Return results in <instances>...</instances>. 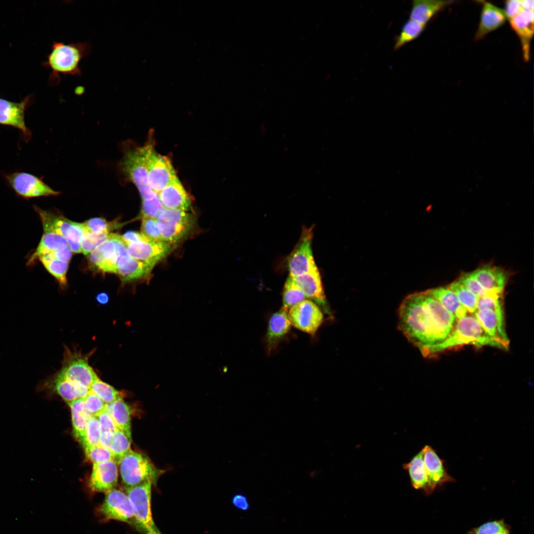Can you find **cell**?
Masks as SVG:
<instances>
[{"instance_id":"13","label":"cell","mask_w":534,"mask_h":534,"mask_svg":"<svg viewBox=\"0 0 534 534\" xmlns=\"http://www.w3.org/2000/svg\"><path fill=\"white\" fill-rule=\"evenodd\" d=\"M312 228L305 227L301 237L288 257L290 275L295 277L305 273L317 267L312 249Z\"/></svg>"},{"instance_id":"25","label":"cell","mask_w":534,"mask_h":534,"mask_svg":"<svg viewBox=\"0 0 534 534\" xmlns=\"http://www.w3.org/2000/svg\"><path fill=\"white\" fill-rule=\"evenodd\" d=\"M472 273L489 293L501 294L507 282L506 273L502 269L490 265L482 267Z\"/></svg>"},{"instance_id":"24","label":"cell","mask_w":534,"mask_h":534,"mask_svg":"<svg viewBox=\"0 0 534 534\" xmlns=\"http://www.w3.org/2000/svg\"><path fill=\"white\" fill-rule=\"evenodd\" d=\"M27 103V99L17 103L0 99V124L20 130L26 137L30 135L24 120Z\"/></svg>"},{"instance_id":"2","label":"cell","mask_w":534,"mask_h":534,"mask_svg":"<svg viewBox=\"0 0 534 534\" xmlns=\"http://www.w3.org/2000/svg\"><path fill=\"white\" fill-rule=\"evenodd\" d=\"M467 345L481 347L490 346L504 349L484 330L473 314L468 313L456 319L452 330L441 343L433 347L427 357H431L444 351Z\"/></svg>"},{"instance_id":"27","label":"cell","mask_w":534,"mask_h":534,"mask_svg":"<svg viewBox=\"0 0 534 534\" xmlns=\"http://www.w3.org/2000/svg\"><path fill=\"white\" fill-rule=\"evenodd\" d=\"M288 312V311L282 307L271 316L269 320L266 336L268 353L276 348L281 339L290 329L291 325Z\"/></svg>"},{"instance_id":"38","label":"cell","mask_w":534,"mask_h":534,"mask_svg":"<svg viewBox=\"0 0 534 534\" xmlns=\"http://www.w3.org/2000/svg\"><path fill=\"white\" fill-rule=\"evenodd\" d=\"M90 390L97 395L105 403L123 400L124 394L108 384L97 379L91 385Z\"/></svg>"},{"instance_id":"8","label":"cell","mask_w":534,"mask_h":534,"mask_svg":"<svg viewBox=\"0 0 534 534\" xmlns=\"http://www.w3.org/2000/svg\"><path fill=\"white\" fill-rule=\"evenodd\" d=\"M35 209L41 218L44 232H54L61 235L67 241L72 252H82L81 238L83 229L81 223L72 222L37 206H35Z\"/></svg>"},{"instance_id":"21","label":"cell","mask_w":534,"mask_h":534,"mask_svg":"<svg viewBox=\"0 0 534 534\" xmlns=\"http://www.w3.org/2000/svg\"><path fill=\"white\" fill-rule=\"evenodd\" d=\"M154 267L132 258L127 252L119 257L116 274L125 283L147 277Z\"/></svg>"},{"instance_id":"22","label":"cell","mask_w":534,"mask_h":534,"mask_svg":"<svg viewBox=\"0 0 534 534\" xmlns=\"http://www.w3.org/2000/svg\"><path fill=\"white\" fill-rule=\"evenodd\" d=\"M480 2L482 7L479 26L475 35L476 41L500 28L507 20L503 9L485 1Z\"/></svg>"},{"instance_id":"53","label":"cell","mask_w":534,"mask_h":534,"mask_svg":"<svg viewBox=\"0 0 534 534\" xmlns=\"http://www.w3.org/2000/svg\"><path fill=\"white\" fill-rule=\"evenodd\" d=\"M113 436L111 432H102L100 438L99 445L110 450Z\"/></svg>"},{"instance_id":"19","label":"cell","mask_w":534,"mask_h":534,"mask_svg":"<svg viewBox=\"0 0 534 534\" xmlns=\"http://www.w3.org/2000/svg\"><path fill=\"white\" fill-rule=\"evenodd\" d=\"M534 10H522L510 21L511 27L520 39L524 60L530 58L531 42L534 35Z\"/></svg>"},{"instance_id":"45","label":"cell","mask_w":534,"mask_h":534,"mask_svg":"<svg viewBox=\"0 0 534 534\" xmlns=\"http://www.w3.org/2000/svg\"><path fill=\"white\" fill-rule=\"evenodd\" d=\"M140 233L149 241H163L156 219L142 218Z\"/></svg>"},{"instance_id":"40","label":"cell","mask_w":534,"mask_h":534,"mask_svg":"<svg viewBox=\"0 0 534 534\" xmlns=\"http://www.w3.org/2000/svg\"><path fill=\"white\" fill-rule=\"evenodd\" d=\"M101 434V430L97 418L95 416H90L86 424L84 448L99 445Z\"/></svg>"},{"instance_id":"33","label":"cell","mask_w":534,"mask_h":534,"mask_svg":"<svg viewBox=\"0 0 534 534\" xmlns=\"http://www.w3.org/2000/svg\"><path fill=\"white\" fill-rule=\"evenodd\" d=\"M69 247L66 239L54 232H44L34 254L30 257L28 264H32L42 255Z\"/></svg>"},{"instance_id":"31","label":"cell","mask_w":534,"mask_h":534,"mask_svg":"<svg viewBox=\"0 0 534 534\" xmlns=\"http://www.w3.org/2000/svg\"><path fill=\"white\" fill-rule=\"evenodd\" d=\"M67 403L71 409L74 435L83 445L87 422L91 415L85 408L84 398L78 399Z\"/></svg>"},{"instance_id":"43","label":"cell","mask_w":534,"mask_h":534,"mask_svg":"<svg viewBox=\"0 0 534 534\" xmlns=\"http://www.w3.org/2000/svg\"><path fill=\"white\" fill-rule=\"evenodd\" d=\"M489 309L495 312H503L501 294L489 293L478 298L477 310Z\"/></svg>"},{"instance_id":"18","label":"cell","mask_w":534,"mask_h":534,"mask_svg":"<svg viewBox=\"0 0 534 534\" xmlns=\"http://www.w3.org/2000/svg\"><path fill=\"white\" fill-rule=\"evenodd\" d=\"M422 450L425 469L432 491L443 484L454 481L444 467V461L439 457L431 446L426 445Z\"/></svg>"},{"instance_id":"30","label":"cell","mask_w":534,"mask_h":534,"mask_svg":"<svg viewBox=\"0 0 534 534\" xmlns=\"http://www.w3.org/2000/svg\"><path fill=\"white\" fill-rule=\"evenodd\" d=\"M105 410L112 417L117 428L132 439L130 406L121 400L106 404Z\"/></svg>"},{"instance_id":"48","label":"cell","mask_w":534,"mask_h":534,"mask_svg":"<svg viewBox=\"0 0 534 534\" xmlns=\"http://www.w3.org/2000/svg\"><path fill=\"white\" fill-rule=\"evenodd\" d=\"M458 281L478 298L489 293L478 282L472 272L462 274Z\"/></svg>"},{"instance_id":"20","label":"cell","mask_w":534,"mask_h":534,"mask_svg":"<svg viewBox=\"0 0 534 534\" xmlns=\"http://www.w3.org/2000/svg\"><path fill=\"white\" fill-rule=\"evenodd\" d=\"M42 388L56 393L66 402L84 398L89 391L85 386L69 380L58 373L46 381Z\"/></svg>"},{"instance_id":"52","label":"cell","mask_w":534,"mask_h":534,"mask_svg":"<svg viewBox=\"0 0 534 534\" xmlns=\"http://www.w3.org/2000/svg\"><path fill=\"white\" fill-rule=\"evenodd\" d=\"M122 237L127 245L132 243L149 241L141 233L136 231H128L122 235Z\"/></svg>"},{"instance_id":"37","label":"cell","mask_w":534,"mask_h":534,"mask_svg":"<svg viewBox=\"0 0 534 534\" xmlns=\"http://www.w3.org/2000/svg\"><path fill=\"white\" fill-rule=\"evenodd\" d=\"M132 439L122 430L118 429L113 433L110 450L114 455V461L119 464L121 459L131 450Z\"/></svg>"},{"instance_id":"36","label":"cell","mask_w":534,"mask_h":534,"mask_svg":"<svg viewBox=\"0 0 534 534\" xmlns=\"http://www.w3.org/2000/svg\"><path fill=\"white\" fill-rule=\"evenodd\" d=\"M448 287L455 294L458 301L467 311L473 314L477 310L478 297L458 281L452 283Z\"/></svg>"},{"instance_id":"15","label":"cell","mask_w":534,"mask_h":534,"mask_svg":"<svg viewBox=\"0 0 534 534\" xmlns=\"http://www.w3.org/2000/svg\"><path fill=\"white\" fill-rule=\"evenodd\" d=\"M174 246L164 241H148L132 243L127 245L129 256L155 266L166 258Z\"/></svg>"},{"instance_id":"49","label":"cell","mask_w":534,"mask_h":534,"mask_svg":"<svg viewBox=\"0 0 534 534\" xmlns=\"http://www.w3.org/2000/svg\"><path fill=\"white\" fill-rule=\"evenodd\" d=\"M95 416H96L98 420L101 432H111L114 433L118 429L112 417L105 410Z\"/></svg>"},{"instance_id":"28","label":"cell","mask_w":534,"mask_h":534,"mask_svg":"<svg viewBox=\"0 0 534 534\" xmlns=\"http://www.w3.org/2000/svg\"><path fill=\"white\" fill-rule=\"evenodd\" d=\"M293 277L307 298L324 305L325 297L317 267L305 273Z\"/></svg>"},{"instance_id":"50","label":"cell","mask_w":534,"mask_h":534,"mask_svg":"<svg viewBox=\"0 0 534 534\" xmlns=\"http://www.w3.org/2000/svg\"><path fill=\"white\" fill-rule=\"evenodd\" d=\"M503 9L507 20L510 21L522 10L520 0H508L505 2Z\"/></svg>"},{"instance_id":"56","label":"cell","mask_w":534,"mask_h":534,"mask_svg":"<svg viewBox=\"0 0 534 534\" xmlns=\"http://www.w3.org/2000/svg\"><path fill=\"white\" fill-rule=\"evenodd\" d=\"M97 301L101 305L106 304L109 301V297L105 293H100L96 296Z\"/></svg>"},{"instance_id":"11","label":"cell","mask_w":534,"mask_h":534,"mask_svg":"<svg viewBox=\"0 0 534 534\" xmlns=\"http://www.w3.org/2000/svg\"><path fill=\"white\" fill-rule=\"evenodd\" d=\"M288 316L291 325L312 336L315 335L324 318L319 307L308 300L291 308L288 311Z\"/></svg>"},{"instance_id":"17","label":"cell","mask_w":534,"mask_h":534,"mask_svg":"<svg viewBox=\"0 0 534 534\" xmlns=\"http://www.w3.org/2000/svg\"><path fill=\"white\" fill-rule=\"evenodd\" d=\"M118 478L117 464L114 460L93 463L89 486L92 491L106 493L116 488Z\"/></svg>"},{"instance_id":"12","label":"cell","mask_w":534,"mask_h":534,"mask_svg":"<svg viewBox=\"0 0 534 534\" xmlns=\"http://www.w3.org/2000/svg\"><path fill=\"white\" fill-rule=\"evenodd\" d=\"M99 512L106 520H114L134 524L131 502L126 493L115 488L107 492Z\"/></svg>"},{"instance_id":"26","label":"cell","mask_w":534,"mask_h":534,"mask_svg":"<svg viewBox=\"0 0 534 534\" xmlns=\"http://www.w3.org/2000/svg\"><path fill=\"white\" fill-rule=\"evenodd\" d=\"M454 1L443 0H414L409 19L426 25L439 12Z\"/></svg>"},{"instance_id":"35","label":"cell","mask_w":534,"mask_h":534,"mask_svg":"<svg viewBox=\"0 0 534 534\" xmlns=\"http://www.w3.org/2000/svg\"><path fill=\"white\" fill-rule=\"evenodd\" d=\"M307 297L289 275L285 282L283 294V308L289 311L297 304L306 300Z\"/></svg>"},{"instance_id":"32","label":"cell","mask_w":534,"mask_h":534,"mask_svg":"<svg viewBox=\"0 0 534 534\" xmlns=\"http://www.w3.org/2000/svg\"><path fill=\"white\" fill-rule=\"evenodd\" d=\"M426 292L439 301L457 319L468 314V312L460 304L455 294L448 287H439Z\"/></svg>"},{"instance_id":"51","label":"cell","mask_w":534,"mask_h":534,"mask_svg":"<svg viewBox=\"0 0 534 534\" xmlns=\"http://www.w3.org/2000/svg\"><path fill=\"white\" fill-rule=\"evenodd\" d=\"M72 256V251L69 247L58 250L41 256L51 259H55L62 262H68Z\"/></svg>"},{"instance_id":"9","label":"cell","mask_w":534,"mask_h":534,"mask_svg":"<svg viewBox=\"0 0 534 534\" xmlns=\"http://www.w3.org/2000/svg\"><path fill=\"white\" fill-rule=\"evenodd\" d=\"M89 356L66 348L62 366L58 373L67 379L78 382L90 390L91 384L98 378L89 364Z\"/></svg>"},{"instance_id":"23","label":"cell","mask_w":534,"mask_h":534,"mask_svg":"<svg viewBox=\"0 0 534 534\" xmlns=\"http://www.w3.org/2000/svg\"><path fill=\"white\" fill-rule=\"evenodd\" d=\"M158 194L165 209H175L186 212L191 209L190 198L178 178Z\"/></svg>"},{"instance_id":"42","label":"cell","mask_w":534,"mask_h":534,"mask_svg":"<svg viewBox=\"0 0 534 534\" xmlns=\"http://www.w3.org/2000/svg\"><path fill=\"white\" fill-rule=\"evenodd\" d=\"M165 209L158 193L150 198L142 200V218L157 219Z\"/></svg>"},{"instance_id":"54","label":"cell","mask_w":534,"mask_h":534,"mask_svg":"<svg viewBox=\"0 0 534 534\" xmlns=\"http://www.w3.org/2000/svg\"><path fill=\"white\" fill-rule=\"evenodd\" d=\"M233 503L238 508L246 510L248 508V503L245 496L241 494L236 495L232 499Z\"/></svg>"},{"instance_id":"5","label":"cell","mask_w":534,"mask_h":534,"mask_svg":"<svg viewBox=\"0 0 534 534\" xmlns=\"http://www.w3.org/2000/svg\"><path fill=\"white\" fill-rule=\"evenodd\" d=\"M154 484L150 481H145L139 485L124 488L125 492L132 504L134 518V526L144 534H160L153 519L151 500V489Z\"/></svg>"},{"instance_id":"41","label":"cell","mask_w":534,"mask_h":534,"mask_svg":"<svg viewBox=\"0 0 534 534\" xmlns=\"http://www.w3.org/2000/svg\"><path fill=\"white\" fill-rule=\"evenodd\" d=\"M81 224L84 229L96 234L110 233L111 230L119 226V224L116 222H109L101 218H92Z\"/></svg>"},{"instance_id":"44","label":"cell","mask_w":534,"mask_h":534,"mask_svg":"<svg viewBox=\"0 0 534 534\" xmlns=\"http://www.w3.org/2000/svg\"><path fill=\"white\" fill-rule=\"evenodd\" d=\"M84 449L86 456L93 464L103 463L110 460L114 461L113 453L100 445L86 447H84Z\"/></svg>"},{"instance_id":"1","label":"cell","mask_w":534,"mask_h":534,"mask_svg":"<svg viewBox=\"0 0 534 534\" xmlns=\"http://www.w3.org/2000/svg\"><path fill=\"white\" fill-rule=\"evenodd\" d=\"M456 321L454 315L426 292L407 296L398 312L400 330L425 357L433 347L447 337Z\"/></svg>"},{"instance_id":"16","label":"cell","mask_w":534,"mask_h":534,"mask_svg":"<svg viewBox=\"0 0 534 534\" xmlns=\"http://www.w3.org/2000/svg\"><path fill=\"white\" fill-rule=\"evenodd\" d=\"M473 314L487 334L507 350L510 340L505 330L504 312L484 309L476 310Z\"/></svg>"},{"instance_id":"39","label":"cell","mask_w":534,"mask_h":534,"mask_svg":"<svg viewBox=\"0 0 534 534\" xmlns=\"http://www.w3.org/2000/svg\"><path fill=\"white\" fill-rule=\"evenodd\" d=\"M39 260L47 271L58 281L60 285L67 284L66 274L68 268V262H62L41 256Z\"/></svg>"},{"instance_id":"34","label":"cell","mask_w":534,"mask_h":534,"mask_svg":"<svg viewBox=\"0 0 534 534\" xmlns=\"http://www.w3.org/2000/svg\"><path fill=\"white\" fill-rule=\"evenodd\" d=\"M426 25L409 19L402 25L401 31L395 40L394 49H399L409 42L418 38L425 29Z\"/></svg>"},{"instance_id":"3","label":"cell","mask_w":534,"mask_h":534,"mask_svg":"<svg viewBox=\"0 0 534 534\" xmlns=\"http://www.w3.org/2000/svg\"><path fill=\"white\" fill-rule=\"evenodd\" d=\"M91 50V45L87 42L67 44L54 43L48 56L47 64L52 71L55 83H59V75H81L80 62Z\"/></svg>"},{"instance_id":"46","label":"cell","mask_w":534,"mask_h":534,"mask_svg":"<svg viewBox=\"0 0 534 534\" xmlns=\"http://www.w3.org/2000/svg\"><path fill=\"white\" fill-rule=\"evenodd\" d=\"M472 534H510L502 520L486 523L474 529Z\"/></svg>"},{"instance_id":"6","label":"cell","mask_w":534,"mask_h":534,"mask_svg":"<svg viewBox=\"0 0 534 534\" xmlns=\"http://www.w3.org/2000/svg\"><path fill=\"white\" fill-rule=\"evenodd\" d=\"M195 223L193 214L175 209H165L157 219L163 241L173 246L186 238L194 229Z\"/></svg>"},{"instance_id":"4","label":"cell","mask_w":534,"mask_h":534,"mask_svg":"<svg viewBox=\"0 0 534 534\" xmlns=\"http://www.w3.org/2000/svg\"><path fill=\"white\" fill-rule=\"evenodd\" d=\"M122 483L124 488L134 486L147 481L156 483L163 471L157 469L148 456L131 451L119 464Z\"/></svg>"},{"instance_id":"10","label":"cell","mask_w":534,"mask_h":534,"mask_svg":"<svg viewBox=\"0 0 534 534\" xmlns=\"http://www.w3.org/2000/svg\"><path fill=\"white\" fill-rule=\"evenodd\" d=\"M148 181L150 188L158 193L178 178L170 159L158 153L148 143Z\"/></svg>"},{"instance_id":"47","label":"cell","mask_w":534,"mask_h":534,"mask_svg":"<svg viewBox=\"0 0 534 534\" xmlns=\"http://www.w3.org/2000/svg\"><path fill=\"white\" fill-rule=\"evenodd\" d=\"M84 403L87 411L93 416H96L105 410L106 404L97 395L90 390L84 398Z\"/></svg>"},{"instance_id":"14","label":"cell","mask_w":534,"mask_h":534,"mask_svg":"<svg viewBox=\"0 0 534 534\" xmlns=\"http://www.w3.org/2000/svg\"><path fill=\"white\" fill-rule=\"evenodd\" d=\"M9 184L19 195L27 198L56 195L54 191L38 177L26 173L18 172L6 177Z\"/></svg>"},{"instance_id":"57","label":"cell","mask_w":534,"mask_h":534,"mask_svg":"<svg viewBox=\"0 0 534 534\" xmlns=\"http://www.w3.org/2000/svg\"><path fill=\"white\" fill-rule=\"evenodd\" d=\"M160 534H162L161 533Z\"/></svg>"},{"instance_id":"55","label":"cell","mask_w":534,"mask_h":534,"mask_svg":"<svg viewBox=\"0 0 534 534\" xmlns=\"http://www.w3.org/2000/svg\"><path fill=\"white\" fill-rule=\"evenodd\" d=\"M521 5L523 10H534V1L533 0H521Z\"/></svg>"},{"instance_id":"7","label":"cell","mask_w":534,"mask_h":534,"mask_svg":"<svg viewBox=\"0 0 534 534\" xmlns=\"http://www.w3.org/2000/svg\"><path fill=\"white\" fill-rule=\"evenodd\" d=\"M148 143L143 146L126 150L121 163L124 175L136 186L141 197L153 191L148 181Z\"/></svg>"},{"instance_id":"29","label":"cell","mask_w":534,"mask_h":534,"mask_svg":"<svg viewBox=\"0 0 534 534\" xmlns=\"http://www.w3.org/2000/svg\"><path fill=\"white\" fill-rule=\"evenodd\" d=\"M403 467L408 472L412 487L416 489L422 490L427 494L432 492L425 469L422 450L410 462L403 464Z\"/></svg>"}]
</instances>
